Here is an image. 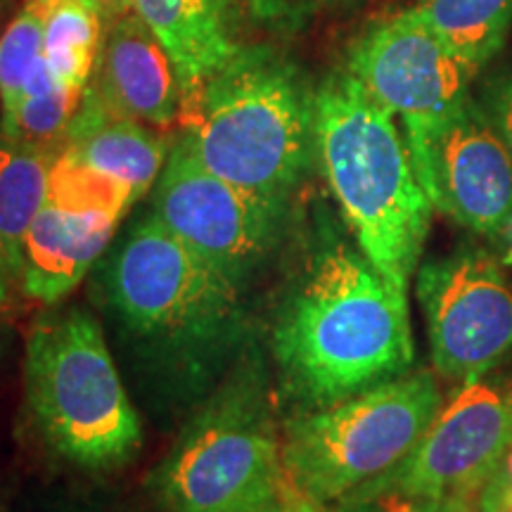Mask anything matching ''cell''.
Instances as JSON below:
<instances>
[{"instance_id": "cell-1", "label": "cell", "mask_w": 512, "mask_h": 512, "mask_svg": "<svg viewBox=\"0 0 512 512\" xmlns=\"http://www.w3.org/2000/svg\"><path fill=\"white\" fill-rule=\"evenodd\" d=\"M273 351L287 387L313 408L396 380L415 358L406 294L358 245L325 242L280 306Z\"/></svg>"}, {"instance_id": "cell-14", "label": "cell", "mask_w": 512, "mask_h": 512, "mask_svg": "<svg viewBox=\"0 0 512 512\" xmlns=\"http://www.w3.org/2000/svg\"><path fill=\"white\" fill-rule=\"evenodd\" d=\"M119 219L81 214L46 200L22 242L24 292L41 304H57L91 271L110 245Z\"/></svg>"}, {"instance_id": "cell-28", "label": "cell", "mask_w": 512, "mask_h": 512, "mask_svg": "<svg viewBox=\"0 0 512 512\" xmlns=\"http://www.w3.org/2000/svg\"><path fill=\"white\" fill-rule=\"evenodd\" d=\"M247 512H287L285 510V501H283V489H280V494L266 498L264 503L254 505V508L247 510Z\"/></svg>"}, {"instance_id": "cell-4", "label": "cell", "mask_w": 512, "mask_h": 512, "mask_svg": "<svg viewBox=\"0 0 512 512\" xmlns=\"http://www.w3.org/2000/svg\"><path fill=\"white\" fill-rule=\"evenodd\" d=\"M24 382L36 430L69 463L110 470L136 456L140 418L88 311H53L38 320L27 339Z\"/></svg>"}, {"instance_id": "cell-5", "label": "cell", "mask_w": 512, "mask_h": 512, "mask_svg": "<svg viewBox=\"0 0 512 512\" xmlns=\"http://www.w3.org/2000/svg\"><path fill=\"white\" fill-rule=\"evenodd\" d=\"M121 325L166 356H209L240 337L242 285L164 228L140 221L105 271Z\"/></svg>"}, {"instance_id": "cell-15", "label": "cell", "mask_w": 512, "mask_h": 512, "mask_svg": "<svg viewBox=\"0 0 512 512\" xmlns=\"http://www.w3.org/2000/svg\"><path fill=\"white\" fill-rule=\"evenodd\" d=\"M133 12L174 62L181 107L242 48L230 34L228 0H133Z\"/></svg>"}, {"instance_id": "cell-12", "label": "cell", "mask_w": 512, "mask_h": 512, "mask_svg": "<svg viewBox=\"0 0 512 512\" xmlns=\"http://www.w3.org/2000/svg\"><path fill=\"white\" fill-rule=\"evenodd\" d=\"M415 174L434 209L479 235H498L512 219V157L472 98L434 136Z\"/></svg>"}, {"instance_id": "cell-3", "label": "cell", "mask_w": 512, "mask_h": 512, "mask_svg": "<svg viewBox=\"0 0 512 512\" xmlns=\"http://www.w3.org/2000/svg\"><path fill=\"white\" fill-rule=\"evenodd\" d=\"M178 121L209 171L271 200L287 202L316 155V93L266 46H242Z\"/></svg>"}, {"instance_id": "cell-25", "label": "cell", "mask_w": 512, "mask_h": 512, "mask_svg": "<svg viewBox=\"0 0 512 512\" xmlns=\"http://www.w3.org/2000/svg\"><path fill=\"white\" fill-rule=\"evenodd\" d=\"M283 501H285L287 512H328L323 503L311 501V498H306L299 494V491H294L292 486H287L285 479H283Z\"/></svg>"}, {"instance_id": "cell-27", "label": "cell", "mask_w": 512, "mask_h": 512, "mask_svg": "<svg viewBox=\"0 0 512 512\" xmlns=\"http://www.w3.org/2000/svg\"><path fill=\"white\" fill-rule=\"evenodd\" d=\"M95 3H98V8L102 10L107 22L126 15V12H133V0H95Z\"/></svg>"}, {"instance_id": "cell-9", "label": "cell", "mask_w": 512, "mask_h": 512, "mask_svg": "<svg viewBox=\"0 0 512 512\" xmlns=\"http://www.w3.org/2000/svg\"><path fill=\"white\" fill-rule=\"evenodd\" d=\"M285 207L216 176L181 138L157 181L152 216L242 285L273 252Z\"/></svg>"}, {"instance_id": "cell-23", "label": "cell", "mask_w": 512, "mask_h": 512, "mask_svg": "<svg viewBox=\"0 0 512 512\" xmlns=\"http://www.w3.org/2000/svg\"><path fill=\"white\" fill-rule=\"evenodd\" d=\"M484 112L512 157V76L496 81L484 95Z\"/></svg>"}, {"instance_id": "cell-20", "label": "cell", "mask_w": 512, "mask_h": 512, "mask_svg": "<svg viewBox=\"0 0 512 512\" xmlns=\"http://www.w3.org/2000/svg\"><path fill=\"white\" fill-rule=\"evenodd\" d=\"M46 0H29L0 36V105L8 119L27 88L50 67L43 50Z\"/></svg>"}, {"instance_id": "cell-24", "label": "cell", "mask_w": 512, "mask_h": 512, "mask_svg": "<svg viewBox=\"0 0 512 512\" xmlns=\"http://www.w3.org/2000/svg\"><path fill=\"white\" fill-rule=\"evenodd\" d=\"M306 0H249V8H252L254 17H259L261 22H283V19L292 17Z\"/></svg>"}, {"instance_id": "cell-7", "label": "cell", "mask_w": 512, "mask_h": 512, "mask_svg": "<svg viewBox=\"0 0 512 512\" xmlns=\"http://www.w3.org/2000/svg\"><path fill=\"white\" fill-rule=\"evenodd\" d=\"M259 373L223 384L152 475L169 512H247L283 489V460Z\"/></svg>"}, {"instance_id": "cell-16", "label": "cell", "mask_w": 512, "mask_h": 512, "mask_svg": "<svg viewBox=\"0 0 512 512\" xmlns=\"http://www.w3.org/2000/svg\"><path fill=\"white\" fill-rule=\"evenodd\" d=\"M60 150L128 185L136 200L159 181L169 159L166 143L152 128L112 112L91 86Z\"/></svg>"}, {"instance_id": "cell-31", "label": "cell", "mask_w": 512, "mask_h": 512, "mask_svg": "<svg viewBox=\"0 0 512 512\" xmlns=\"http://www.w3.org/2000/svg\"><path fill=\"white\" fill-rule=\"evenodd\" d=\"M510 233H512V219H510ZM505 264L508 266H512V245H510V249H508V254H505Z\"/></svg>"}, {"instance_id": "cell-26", "label": "cell", "mask_w": 512, "mask_h": 512, "mask_svg": "<svg viewBox=\"0 0 512 512\" xmlns=\"http://www.w3.org/2000/svg\"><path fill=\"white\" fill-rule=\"evenodd\" d=\"M489 482H498V484H510L512 482V437L505 446L501 460H498L494 475L489 477Z\"/></svg>"}, {"instance_id": "cell-22", "label": "cell", "mask_w": 512, "mask_h": 512, "mask_svg": "<svg viewBox=\"0 0 512 512\" xmlns=\"http://www.w3.org/2000/svg\"><path fill=\"white\" fill-rule=\"evenodd\" d=\"M439 501L422 498L399 486L370 482L339 501L337 512H437Z\"/></svg>"}, {"instance_id": "cell-29", "label": "cell", "mask_w": 512, "mask_h": 512, "mask_svg": "<svg viewBox=\"0 0 512 512\" xmlns=\"http://www.w3.org/2000/svg\"><path fill=\"white\" fill-rule=\"evenodd\" d=\"M437 512H475V510H472V501H467V498H446V501L439 503Z\"/></svg>"}, {"instance_id": "cell-21", "label": "cell", "mask_w": 512, "mask_h": 512, "mask_svg": "<svg viewBox=\"0 0 512 512\" xmlns=\"http://www.w3.org/2000/svg\"><path fill=\"white\" fill-rule=\"evenodd\" d=\"M48 200L81 214H107L121 221L126 209L136 202L133 192L117 178L100 174L67 152L57 150L50 166Z\"/></svg>"}, {"instance_id": "cell-11", "label": "cell", "mask_w": 512, "mask_h": 512, "mask_svg": "<svg viewBox=\"0 0 512 512\" xmlns=\"http://www.w3.org/2000/svg\"><path fill=\"white\" fill-rule=\"evenodd\" d=\"M512 437V394L463 384L418 444L392 472L375 479L408 494L446 501L479 498Z\"/></svg>"}, {"instance_id": "cell-8", "label": "cell", "mask_w": 512, "mask_h": 512, "mask_svg": "<svg viewBox=\"0 0 512 512\" xmlns=\"http://www.w3.org/2000/svg\"><path fill=\"white\" fill-rule=\"evenodd\" d=\"M347 72L401 119L418 169L432 140L470 98L472 72L411 8L370 27L354 43Z\"/></svg>"}, {"instance_id": "cell-30", "label": "cell", "mask_w": 512, "mask_h": 512, "mask_svg": "<svg viewBox=\"0 0 512 512\" xmlns=\"http://www.w3.org/2000/svg\"><path fill=\"white\" fill-rule=\"evenodd\" d=\"M8 278H10L8 268H5V264H3V259H0V299H3V297H5V287H8Z\"/></svg>"}, {"instance_id": "cell-17", "label": "cell", "mask_w": 512, "mask_h": 512, "mask_svg": "<svg viewBox=\"0 0 512 512\" xmlns=\"http://www.w3.org/2000/svg\"><path fill=\"white\" fill-rule=\"evenodd\" d=\"M55 152L10 136L0 138V259L19 278L24 235L48 200Z\"/></svg>"}, {"instance_id": "cell-2", "label": "cell", "mask_w": 512, "mask_h": 512, "mask_svg": "<svg viewBox=\"0 0 512 512\" xmlns=\"http://www.w3.org/2000/svg\"><path fill=\"white\" fill-rule=\"evenodd\" d=\"M316 157L356 245L396 292H408L434 204L406 136L349 72L316 91Z\"/></svg>"}, {"instance_id": "cell-10", "label": "cell", "mask_w": 512, "mask_h": 512, "mask_svg": "<svg viewBox=\"0 0 512 512\" xmlns=\"http://www.w3.org/2000/svg\"><path fill=\"white\" fill-rule=\"evenodd\" d=\"M432 361L451 382H477L512 349V285L482 249L427 261L418 271Z\"/></svg>"}, {"instance_id": "cell-6", "label": "cell", "mask_w": 512, "mask_h": 512, "mask_svg": "<svg viewBox=\"0 0 512 512\" xmlns=\"http://www.w3.org/2000/svg\"><path fill=\"white\" fill-rule=\"evenodd\" d=\"M441 408L430 370L401 375L366 392L311 408L287 425L283 479L316 503H339L392 472Z\"/></svg>"}, {"instance_id": "cell-19", "label": "cell", "mask_w": 512, "mask_h": 512, "mask_svg": "<svg viewBox=\"0 0 512 512\" xmlns=\"http://www.w3.org/2000/svg\"><path fill=\"white\" fill-rule=\"evenodd\" d=\"M107 19L95 0H46L43 50L64 86L86 91L105 38Z\"/></svg>"}, {"instance_id": "cell-18", "label": "cell", "mask_w": 512, "mask_h": 512, "mask_svg": "<svg viewBox=\"0 0 512 512\" xmlns=\"http://www.w3.org/2000/svg\"><path fill=\"white\" fill-rule=\"evenodd\" d=\"M415 10L475 76L512 27V0H418Z\"/></svg>"}, {"instance_id": "cell-13", "label": "cell", "mask_w": 512, "mask_h": 512, "mask_svg": "<svg viewBox=\"0 0 512 512\" xmlns=\"http://www.w3.org/2000/svg\"><path fill=\"white\" fill-rule=\"evenodd\" d=\"M88 86L121 117L152 128H171L181 119L174 62L136 12L107 22Z\"/></svg>"}]
</instances>
